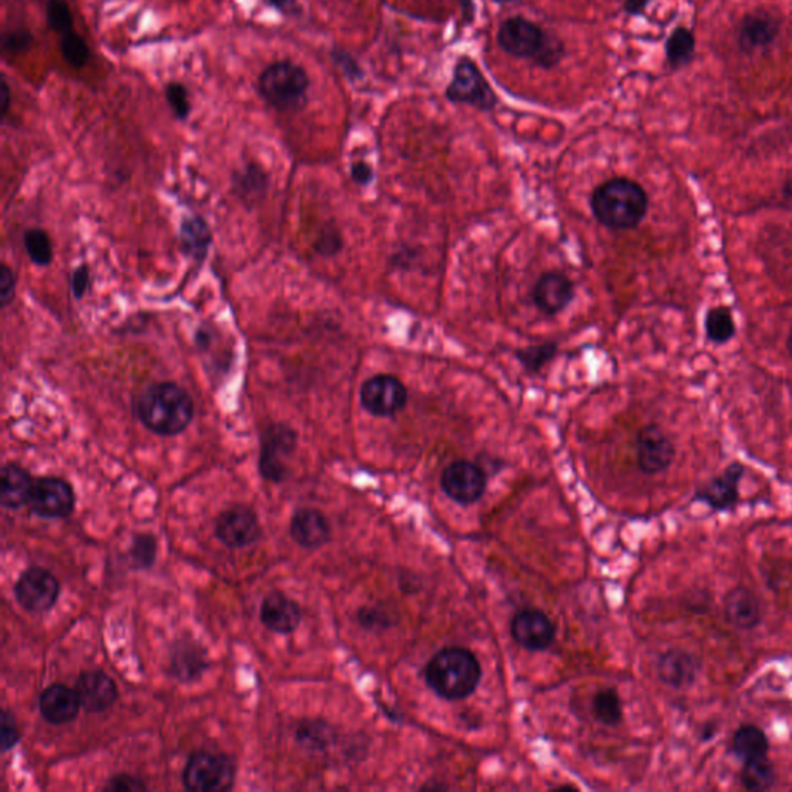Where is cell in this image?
<instances>
[{
    "label": "cell",
    "mask_w": 792,
    "mask_h": 792,
    "mask_svg": "<svg viewBox=\"0 0 792 792\" xmlns=\"http://www.w3.org/2000/svg\"><path fill=\"white\" fill-rule=\"evenodd\" d=\"M785 195L792 202V178L788 181L787 186H785Z\"/></svg>",
    "instance_id": "cell-53"
},
{
    "label": "cell",
    "mask_w": 792,
    "mask_h": 792,
    "mask_svg": "<svg viewBox=\"0 0 792 792\" xmlns=\"http://www.w3.org/2000/svg\"><path fill=\"white\" fill-rule=\"evenodd\" d=\"M511 633L520 646L539 652L553 644L556 629L542 612L524 610L513 619Z\"/></svg>",
    "instance_id": "cell-18"
},
{
    "label": "cell",
    "mask_w": 792,
    "mask_h": 792,
    "mask_svg": "<svg viewBox=\"0 0 792 792\" xmlns=\"http://www.w3.org/2000/svg\"><path fill=\"white\" fill-rule=\"evenodd\" d=\"M297 433L290 425L276 423L263 431L260 437L259 472L267 482L282 483L288 477L286 461L294 454Z\"/></svg>",
    "instance_id": "cell-7"
},
{
    "label": "cell",
    "mask_w": 792,
    "mask_h": 792,
    "mask_svg": "<svg viewBox=\"0 0 792 792\" xmlns=\"http://www.w3.org/2000/svg\"><path fill=\"white\" fill-rule=\"evenodd\" d=\"M532 299L545 315H557L574 299V286L564 274L545 273L536 282Z\"/></svg>",
    "instance_id": "cell-20"
},
{
    "label": "cell",
    "mask_w": 792,
    "mask_h": 792,
    "mask_svg": "<svg viewBox=\"0 0 792 792\" xmlns=\"http://www.w3.org/2000/svg\"><path fill=\"white\" fill-rule=\"evenodd\" d=\"M705 336L714 344H728L735 336L734 316L724 307L709 309L705 315Z\"/></svg>",
    "instance_id": "cell-30"
},
{
    "label": "cell",
    "mask_w": 792,
    "mask_h": 792,
    "mask_svg": "<svg viewBox=\"0 0 792 792\" xmlns=\"http://www.w3.org/2000/svg\"><path fill=\"white\" fill-rule=\"evenodd\" d=\"M216 536L225 547L240 549L256 543L262 536V526L251 507L237 505L223 511L216 522Z\"/></svg>",
    "instance_id": "cell-12"
},
{
    "label": "cell",
    "mask_w": 792,
    "mask_h": 792,
    "mask_svg": "<svg viewBox=\"0 0 792 792\" xmlns=\"http://www.w3.org/2000/svg\"><path fill=\"white\" fill-rule=\"evenodd\" d=\"M234 189L246 203H254L267 194L268 177L257 164H246L243 169L234 174Z\"/></svg>",
    "instance_id": "cell-29"
},
{
    "label": "cell",
    "mask_w": 792,
    "mask_h": 792,
    "mask_svg": "<svg viewBox=\"0 0 792 792\" xmlns=\"http://www.w3.org/2000/svg\"><path fill=\"white\" fill-rule=\"evenodd\" d=\"M47 25L56 33L65 35L73 29V18L70 8L64 0H50L47 4Z\"/></svg>",
    "instance_id": "cell-40"
},
{
    "label": "cell",
    "mask_w": 792,
    "mask_h": 792,
    "mask_svg": "<svg viewBox=\"0 0 792 792\" xmlns=\"http://www.w3.org/2000/svg\"><path fill=\"white\" fill-rule=\"evenodd\" d=\"M29 505L33 513L42 519H65L75 511V491L64 478H37L33 484Z\"/></svg>",
    "instance_id": "cell-11"
},
{
    "label": "cell",
    "mask_w": 792,
    "mask_h": 792,
    "mask_svg": "<svg viewBox=\"0 0 792 792\" xmlns=\"http://www.w3.org/2000/svg\"><path fill=\"white\" fill-rule=\"evenodd\" d=\"M82 705L75 689L65 684H52L39 697V711L44 720L52 724H65L78 717Z\"/></svg>",
    "instance_id": "cell-21"
},
{
    "label": "cell",
    "mask_w": 792,
    "mask_h": 792,
    "mask_svg": "<svg viewBox=\"0 0 792 792\" xmlns=\"http://www.w3.org/2000/svg\"><path fill=\"white\" fill-rule=\"evenodd\" d=\"M259 94L279 111H301L309 104V73L292 61L268 65L259 76Z\"/></svg>",
    "instance_id": "cell-5"
},
{
    "label": "cell",
    "mask_w": 792,
    "mask_h": 792,
    "mask_svg": "<svg viewBox=\"0 0 792 792\" xmlns=\"http://www.w3.org/2000/svg\"><path fill=\"white\" fill-rule=\"evenodd\" d=\"M315 248L321 256H334L342 248V239L336 229H324L316 240Z\"/></svg>",
    "instance_id": "cell-45"
},
{
    "label": "cell",
    "mask_w": 792,
    "mask_h": 792,
    "mask_svg": "<svg viewBox=\"0 0 792 792\" xmlns=\"http://www.w3.org/2000/svg\"><path fill=\"white\" fill-rule=\"evenodd\" d=\"M33 42H35V37L29 29H14V31H8L2 36V48L6 53H12V54L29 52Z\"/></svg>",
    "instance_id": "cell-42"
},
{
    "label": "cell",
    "mask_w": 792,
    "mask_h": 792,
    "mask_svg": "<svg viewBox=\"0 0 792 792\" xmlns=\"http://www.w3.org/2000/svg\"><path fill=\"white\" fill-rule=\"evenodd\" d=\"M61 585L56 576L42 566H31L14 583V596L25 612H48L58 600Z\"/></svg>",
    "instance_id": "cell-10"
},
{
    "label": "cell",
    "mask_w": 792,
    "mask_h": 792,
    "mask_svg": "<svg viewBox=\"0 0 792 792\" xmlns=\"http://www.w3.org/2000/svg\"><path fill=\"white\" fill-rule=\"evenodd\" d=\"M497 41L503 52L516 58H532L542 67L559 62L564 47L557 39L548 36L539 25L524 18H511L499 29Z\"/></svg>",
    "instance_id": "cell-4"
},
{
    "label": "cell",
    "mask_w": 792,
    "mask_h": 792,
    "mask_svg": "<svg viewBox=\"0 0 792 792\" xmlns=\"http://www.w3.org/2000/svg\"><path fill=\"white\" fill-rule=\"evenodd\" d=\"M265 2L282 14H299L297 0H265Z\"/></svg>",
    "instance_id": "cell-50"
},
{
    "label": "cell",
    "mask_w": 792,
    "mask_h": 792,
    "mask_svg": "<svg viewBox=\"0 0 792 792\" xmlns=\"http://www.w3.org/2000/svg\"><path fill=\"white\" fill-rule=\"evenodd\" d=\"M650 0H625V12H629V14H641L642 10L646 8L647 4H648Z\"/></svg>",
    "instance_id": "cell-52"
},
{
    "label": "cell",
    "mask_w": 792,
    "mask_h": 792,
    "mask_svg": "<svg viewBox=\"0 0 792 792\" xmlns=\"http://www.w3.org/2000/svg\"><path fill=\"white\" fill-rule=\"evenodd\" d=\"M164 96H166V101H168L174 117L178 121H187V118L193 111L187 88L180 82H169L164 87Z\"/></svg>",
    "instance_id": "cell-39"
},
{
    "label": "cell",
    "mask_w": 792,
    "mask_h": 792,
    "mask_svg": "<svg viewBox=\"0 0 792 792\" xmlns=\"http://www.w3.org/2000/svg\"><path fill=\"white\" fill-rule=\"evenodd\" d=\"M302 621V610L296 600L280 591L267 594L260 606V623L277 635H292Z\"/></svg>",
    "instance_id": "cell-16"
},
{
    "label": "cell",
    "mask_w": 792,
    "mask_h": 792,
    "mask_svg": "<svg viewBox=\"0 0 792 792\" xmlns=\"http://www.w3.org/2000/svg\"><path fill=\"white\" fill-rule=\"evenodd\" d=\"M695 52V37L688 29H676L667 39L665 53L672 65L688 64Z\"/></svg>",
    "instance_id": "cell-35"
},
{
    "label": "cell",
    "mask_w": 792,
    "mask_h": 792,
    "mask_svg": "<svg viewBox=\"0 0 792 792\" xmlns=\"http://www.w3.org/2000/svg\"><path fill=\"white\" fill-rule=\"evenodd\" d=\"M358 618H359V623H362V627L375 629V627H379L381 623H384L385 616L383 613L378 612V610H373V608H362L359 615H358Z\"/></svg>",
    "instance_id": "cell-49"
},
{
    "label": "cell",
    "mask_w": 792,
    "mask_h": 792,
    "mask_svg": "<svg viewBox=\"0 0 792 792\" xmlns=\"http://www.w3.org/2000/svg\"><path fill=\"white\" fill-rule=\"evenodd\" d=\"M593 711L596 718L606 726H615L623 718V705L618 693L613 689H604L596 693L593 701Z\"/></svg>",
    "instance_id": "cell-36"
},
{
    "label": "cell",
    "mask_w": 792,
    "mask_h": 792,
    "mask_svg": "<svg viewBox=\"0 0 792 792\" xmlns=\"http://www.w3.org/2000/svg\"><path fill=\"white\" fill-rule=\"evenodd\" d=\"M296 740L309 751H324L332 745L333 730L321 720H305L297 726Z\"/></svg>",
    "instance_id": "cell-32"
},
{
    "label": "cell",
    "mask_w": 792,
    "mask_h": 792,
    "mask_svg": "<svg viewBox=\"0 0 792 792\" xmlns=\"http://www.w3.org/2000/svg\"><path fill=\"white\" fill-rule=\"evenodd\" d=\"M441 488L449 499L460 505H471L484 494L486 475L482 467L471 461H455L444 469Z\"/></svg>",
    "instance_id": "cell-13"
},
{
    "label": "cell",
    "mask_w": 792,
    "mask_h": 792,
    "mask_svg": "<svg viewBox=\"0 0 792 792\" xmlns=\"http://www.w3.org/2000/svg\"><path fill=\"white\" fill-rule=\"evenodd\" d=\"M408 398L406 385L396 376L387 373L368 378L361 385L359 392V400L364 410L378 418H389L401 412L408 404Z\"/></svg>",
    "instance_id": "cell-8"
},
{
    "label": "cell",
    "mask_w": 792,
    "mask_h": 792,
    "mask_svg": "<svg viewBox=\"0 0 792 792\" xmlns=\"http://www.w3.org/2000/svg\"><path fill=\"white\" fill-rule=\"evenodd\" d=\"M75 690L82 709L88 714L107 711L118 699L117 682L103 670L82 672L76 680Z\"/></svg>",
    "instance_id": "cell-15"
},
{
    "label": "cell",
    "mask_w": 792,
    "mask_h": 792,
    "mask_svg": "<svg viewBox=\"0 0 792 792\" xmlns=\"http://www.w3.org/2000/svg\"><path fill=\"white\" fill-rule=\"evenodd\" d=\"M35 480L29 472L16 463H6L2 467L0 503L5 509H21L29 503Z\"/></svg>",
    "instance_id": "cell-22"
},
{
    "label": "cell",
    "mask_w": 792,
    "mask_h": 792,
    "mask_svg": "<svg viewBox=\"0 0 792 792\" xmlns=\"http://www.w3.org/2000/svg\"><path fill=\"white\" fill-rule=\"evenodd\" d=\"M103 789L111 792H140L146 791L147 785L134 775L118 774L109 779Z\"/></svg>",
    "instance_id": "cell-43"
},
{
    "label": "cell",
    "mask_w": 792,
    "mask_h": 792,
    "mask_svg": "<svg viewBox=\"0 0 792 792\" xmlns=\"http://www.w3.org/2000/svg\"><path fill=\"white\" fill-rule=\"evenodd\" d=\"M480 676L477 658L460 647L438 652L425 667V681L438 697L446 699L469 697L477 689Z\"/></svg>",
    "instance_id": "cell-3"
},
{
    "label": "cell",
    "mask_w": 792,
    "mask_h": 792,
    "mask_svg": "<svg viewBox=\"0 0 792 792\" xmlns=\"http://www.w3.org/2000/svg\"><path fill=\"white\" fill-rule=\"evenodd\" d=\"M724 615L729 623L740 630H752L757 627L762 612L755 594L746 589H735L726 596Z\"/></svg>",
    "instance_id": "cell-24"
},
{
    "label": "cell",
    "mask_w": 792,
    "mask_h": 792,
    "mask_svg": "<svg viewBox=\"0 0 792 792\" xmlns=\"http://www.w3.org/2000/svg\"><path fill=\"white\" fill-rule=\"evenodd\" d=\"M497 4H507V2H514V0H494Z\"/></svg>",
    "instance_id": "cell-55"
},
{
    "label": "cell",
    "mask_w": 792,
    "mask_h": 792,
    "mask_svg": "<svg viewBox=\"0 0 792 792\" xmlns=\"http://www.w3.org/2000/svg\"><path fill=\"white\" fill-rule=\"evenodd\" d=\"M158 542L152 534H136L128 551V562L134 570H151L157 560Z\"/></svg>",
    "instance_id": "cell-34"
},
{
    "label": "cell",
    "mask_w": 792,
    "mask_h": 792,
    "mask_svg": "<svg viewBox=\"0 0 792 792\" xmlns=\"http://www.w3.org/2000/svg\"><path fill=\"white\" fill-rule=\"evenodd\" d=\"M71 293L76 299H82L86 296V293L90 288V269L87 265H81L79 268H76L71 274L70 279Z\"/></svg>",
    "instance_id": "cell-47"
},
{
    "label": "cell",
    "mask_w": 792,
    "mask_h": 792,
    "mask_svg": "<svg viewBox=\"0 0 792 792\" xmlns=\"http://www.w3.org/2000/svg\"><path fill=\"white\" fill-rule=\"evenodd\" d=\"M350 175H351V180L355 181L356 185H359V186H367V185L372 183L375 172H373L372 168H370L367 163H364V161H356V163L351 164Z\"/></svg>",
    "instance_id": "cell-48"
},
{
    "label": "cell",
    "mask_w": 792,
    "mask_h": 792,
    "mask_svg": "<svg viewBox=\"0 0 792 792\" xmlns=\"http://www.w3.org/2000/svg\"><path fill=\"white\" fill-rule=\"evenodd\" d=\"M0 741H2V752H8L14 746L18 745L21 740V730H19L16 718L10 711L2 712L0 715Z\"/></svg>",
    "instance_id": "cell-41"
},
{
    "label": "cell",
    "mask_w": 792,
    "mask_h": 792,
    "mask_svg": "<svg viewBox=\"0 0 792 792\" xmlns=\"http://www.w3.org/2000/svg\"><path fill=\"white\" fill-rule=\"evenodd\" d=\"M698 672V663L690 653L681 650H670L658 661V675L672 688L690 686Z\"/></svg>",
    "instance_id": "cell-25"
},
{
    "label": "cell",
    "mask_w": 792,
    "mask_h": 792,
    "mask_svg": "<svg viewBox=\"0 0 792 792\" xmlns=\"http://www.w3.org/2000/svg\"><path fill=\"white\" fill-rule=\"evenodd\" d=\"M732 751L743 762L766 757L769 751L768 737L754 724L741 726L732 738Z\"/></svg>",
    "instance_id": "cell-28"
},
{
    "label": "cell",
    "mask_w": 792,
    "mask_h": 792,
    "mask_svg": "<svg viewBox=\"0 0 792 792\" xmlns=\"http://www.w3.org/2000/svg\"><path fill=\"white\" fill-rule=\"evenodd\" d=\"M675 458V446L658 425H646L636 435V460L644 474L655 475L669 469Z\"/></svg>",
    "instance_id": "cell-14"
},
{
    "label": "cell",
    "mask_w": 792,
    "mask_h": 792,
    "mask_svg": "<svg viewBox=\"0 0 792 792\" xmlns=\"http://www.w3.org/2000/svg\"><path fill=\"white\" fill-rule=\"evenodd\" d=\"M745 474V469L738 463H734L722 472V475L714 478L705 490L699 491L698 499L705 500L715 509H728L734 507L738 500V483Z\"/></svg>",
    "instance_id": "cell-23"
},
{
    "label": "cell",
    "mask_w": 792,
    "mask_h": 792,
    "mask_svg": "<svg viewBox=\"0 0 792 792\" xmlns=\"http://www.w3.org/2000/svg\"><path fill=\"white\" fill-rule=\"evenodd\" d=\"M61 54L70 67L82 69L90 59V48L86 39L71 29L61 37Z\"/></svg>",
    "instance_id": "cell-38"
},
{
    "label": "cell",
    "mask_w": 792,
    "mask_h": 792,
    "mask_svg": "<svg viewBox=\"0 0 792 792\" xmlns=\"http://www.w3.org/2000/svg\"><path fill=\"white\" fill-rule=\"evenodd\" d=\"M24 246L29 260L37 267H48L53 262L52 240L41 227H29L25 231Z\"/></svg>",
    "instance_id": "cell-33"
},
{
    "label": "cell",
    "mask_w": 792,
    "mask_h": 792,
    "mask_svg": "<svg viewBox=\"0 0 792 792\" xmlns=\"http://www.w3.org/2000/svg\"><path fill=\"white\" fill-rule=\"evenodd\" d=\"M774 781V766L766 757L746 762L741 771V783L747 791H768Z\"/></svg>",
    "instance_id": "cell-31"
},
{
    "label": "cell",
    "mask_w": 792,
    "mask_h": 792,
    "mask_svg": "<svg viewBox=\"0 0 792 792\" xmlns=\"http://www.w3.org/2000/svg\"><path fill=\"white\" fill-rule=\"evenodd\" d=\"M210 669L208 655L202 644L183 636L174 642L170 652V673L180 682L198 681Z\"/></svg>",
    "instance_id": "cell-17"
},
{
    "label": "cell",
    "mask_w": 792,
    "mask_h": 792,
    "mask_svg": "<svg viewBox=\"0 0 792 792\" xmlns=\"http://www.w3.org/2000/svg\"><path fill=\"white\" fill-rule=\"evenodd\" d=\"M193 396L181 385L161 381L147 385L135 401V415L141 425L160 437H175L193 423Z\"/></svg>",
    "instance_id": "cell-1"
},
{
    "label": "cell",
    "mask_w": 792,
    "mask_h": 792,
    "mask_svg": "<svg viewBox=\"0 0 792 792\" xmlns=\"http://www.w3.org/2000/svg\"><path fill=\"white\" fill-rule=\"evenodd\" d=\"M235 780V764L225 754L194 752L183 769V785L187 791L223 792Z\"/></svg>",
    "instance_id": "cell-6"
},
{
    "label": "cell",
    "mask_w": 792,
    "mask_h": 792,
    "mask_svg": "<svg viewBox=\"0 0 792 792\" xmlns=\"http://www.w3.org/2000/svg\"><path fill=\"white\" fill-rule=\"evenodd\" d=\"M332 58L334 61V64L338 65L339 69L349 78L350 81L361 79V67L356 64L355 59L351 58L349 53L341 50V48H334L332 52Z\"/></svg>",
    "instance_id": "cell-46"
},
{
    "label": "cell",
    "mask_w": 792,
    "mask_h": 792,
    "mask_svg": "<svg viewBox=\"0 0 792 792\" xmlns=\"http://www.w3.org/2000/svg\"><path fill=\"white\" fill-rule=\"evenodd\" d=\"M446 95L454 103L474 105L480 111H492L497 104L494 90L471 59L461 58L455 65L454 79Z\"/></svg>",
    "instance_id": "cell-9"
},
{
    "label": "cell",
    "mask_w": 792,
    "mask_h": 792,
    "mask_svg": "<svg viewBox=\"0 0 792 792\" xmlns=\"http://www.w3.org/2000/svg\"><path fill=\"white\" fill-rule=\"evenodd\" d=\"M787 349H788V353H789V356H791V359H792V328H791V332H789V334H788Z\"/></svg>",
    "instance_id": "cell-54"
},
{
    "label": "cell",
    "mask_w": 792,
    "mask_h": 792,
    "mask_svg": "<svg viewBox=\"0 0 792 792\" xmlns=\"http://www.w3.org/2000/svg\"><path fill=\"white\" fill-rule=\"evenodd\" d=\"M16 274L12 273V269L2 263L0 267V303L5 309L14 299L16 294Z\"/></svg>",
    "instance_id": "cell-44"
},
{
    "label": "cell",
    "mask_w": 792,
    "mask_h": 792,
    "mask_svg": "<svg viewBox=\"0 0 792 792\" xmlns=\"http://www.w3.org/2000/svg\"><path fill=\"white\" fill-rule=\"evenodd\" d=\"M181 250L187 257L202 262L208 256L212 233L206 220L202 217H186L180 227Z\"/></svg>",
    "instance_id": "cell-27"
},
{
    "label": "cell",
    "mask_w": 792,
    "mask_h": 792,
    "mask_svg": "<svg viewBox=\"0 0 792 792\" xmlns=\"http://www.w3.org/2000/svg\"><path fill=\"white\" fill-rule=\"evenodd\" d=\"M290 534L299 547L318 549L330 540L332 528L321 511L315 507H301L293 514Z\"/></svg>",
    "instance_id": "cell-19"
},
{
    "label": "cell",
    "mask_w": 792,
    "mask_h": 792,
    "mask_svg": "<svg viewBox=\"0 0 792 792\" xmlns=\"http://www.w3.org/2000/svg\"><path fill=\"white\" fill-rule=\"evenodd\" d=\"M591 210L596 220L608 229H633L647 216L648 197L636 181L612 178L596 187L591 195Z\"/></svg>",
    "instance_id": "cell-2"
},
{
    "label": "cell",
    "mask_w": 792,
    "mask_h": 792,
    "mask_svg": "<svg viewBox=\"0 0 792 792\" xmlns=\"http://www.w3.org/2000/svg\"><path fill=\"white\" fill-rule=\"evenodd\" d=\"M10 104H12V94H10V86L6 82L5 76H2V118H5L10 111Z\"/></svg>",
    "instance_id": "cell-51"
},
{
    "label": "cell",
    "mask_w": 792,
    "mask_h": 792,
    "mask_svg": "<svg viewBox=\"0 0 792 792\" xmlns=\"http://www.w3.org/2000/svg\"><path fill=\"white\" fill-rule=\"evenodd\" d=\"M779 22L768 12L747 14L740 27V45L743 50L766 47L779 35Z\"/></svg>",
    "instance_id": "cell-26"
},
{
    "label": "cell",
    "mask_w": 792,
    "mask_h": 792,
    "mask_svg": "<svg viewBox=\"0 0 792 792\" xmlns=\"http://www.w3.org/2000/svg\"><path fill=\"white\" fill-rule=\"evenodd\" d=\"M556 355H557L556 342H542L516 351V358L519 359L524 370L530 373L540 372L548 362L553 361Z\"/></svg>",
    "instance_id": "cell-37"
}]
</instances>
